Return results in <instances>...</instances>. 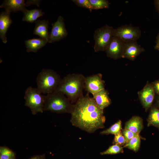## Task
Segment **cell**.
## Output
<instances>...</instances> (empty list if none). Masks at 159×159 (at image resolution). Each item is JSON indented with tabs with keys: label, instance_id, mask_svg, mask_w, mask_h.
Segmentation results:
<instances>
[{
	"label": "cell",
	"instance_id": "cell-30",
	"mask_svg": "<svg viewBox=\"0 0 159 159\" xmlns=\"http://www.w3.org/2000/svg\"><path fill=\"white\" fill-rule=\"evenodd\" d=\"M28 159H46L45 154L35 155Z\"/></svg>",
	"mask_w": 159,
	"mask_h": 159
},
{
	"label": "cell",
	"instance_id": "cell-21",
	"mask_svg": "<svg viewBox=\"0 0 159 159\" xmlns=\"http://www.w3.org/2000/svg\"><path fill=\"white\" fill-rule=\"evenodd\" d=\"M140 144V138L139 135L130 140L124 145L123 147L127 148L136 152L139 149Z\"/></svg>",
	"mask_w": 159,
	"mask_h": 159
},
{
	"label": "cell",
	"instance_id": "cell-9",
	"mask_svg": "<svg viewBox=\"0 0 159 159\" xmlns=\"http://www.w3.org/2000/svg\"><path fill=\"white\" fill-rule=\"evenodd\" d=\"M84 89L87 93L92 94L105 88V81L101 73L85 77Z\"/></svg>",
	"mask_w": 159,
	"mask_h": 159
},
{
	"label": "cell",
	"instance_id": "cell-26",
	"mask_svg": "<svg viewBox=\"0 0 159 159\" xmlns=\"http://www.w3.org/2000/svg\"><path fill=\"white\" fill-rule=\"evenodd\" d=\"M72 1L78 6L87 9L91 11L93 9L89 0H73Z\"/></svg>",
	"mask_w": 159,
	"mask_h": 159
},
{
	"label": "cell",
	"instance_id": "cell-7",
	"mask_svg": "<svg viewBox=\"0 0 159 159\" xmlns=\"http://www.w3.org/2000/svg\"><path fill=\"white\" fill-rule=\"evenodd\" d=\"M113 36L117 37L125 42L136 41L141 36L140 28L131 25H122L114 29Z\"/></svg>",
	"mask_w": 159,
	"mask_h": 159
},
{
	"label": "cell",
	"instance_id": "cell-2",
	"mask_svg": "<svg viewBox=\"0 0 159 159\" xmlns=\"http://www.w3.org/2000/svg\"><path fill=\"white\" fill-rule=\"evenodd\" d=\"M85 77L80 73L69 74L64 77L56 91L63 93L73 104L83 96Z\"/></svg>",
	"mask_w": 159,
	"mask_h": 159
},
{
	"label": "cell",
	"instance_id": "cell-35",
	"mask_svg": "<svg viewBox=\"0 0 159 159\" xmlns=\"http://www.w3.org/2000/svg\"><path fill=\"white\" fill-rule=\"evenodd\" d=\"M16 159V158H13V159Z\"/></svg>",
	"mask_w": 159,
	"mask_h": 159
},
{
	"label": "cell",
	"instance_id": "cell-11",
	"mask_svg": "<svg viewBox=\"0 0 159 159\" xmlns=\"http://www.w3.org/2000/svg\"><path fill=\"white\" fill-rule=\"evenodd\" d=\"M155 92L151 84L147 82L143 89L138 92L139 99L147 111L153 102Z\"/></svg>",
	"mask_w": 159,
	"mask_h": 159
},
{
	"label": "cell",
	"instance_id": "cell-5",
	"mask_svg": "<svg viewBox=\"0 0 159 159\" xmlns=\"http://www.w3.org/2000/svg\"><path fill=\"white\" fill-rule=\"evenodd\" d=\"M45 97L37 88L29 86L25 91V105L30 109L33 115L39 112L42 113L44 111Z\"/></svg>",
	"mask_w": 159,
	"mask_h": 159
},
{
	"label": "cell",
	"instance_id": "cell-15",
	"mask_svg": "<svg viewBox=\"0 0 159 159\" xmlns=\"http://www.w3.org/2000/svg\"><path fill=\"white\" fill-rule=\"evenodd\" d=\"M92 95V98L96 104L102 109L104 110L111 103L108 93L105 89Z\"/></svg>",
	"mask_w": 159,
	"mask_h": 159
},
{
	"label": "cell",
	"instance_id": "cell-10",
	"mask_svg": "<svg viewBox=\"0 0 159 159\" xmlns=\"http://www.w3.org/2000/svg\"><path fill=\"white\" fill-rule=\"evenodd\" d=\"M125 44L120 39L113 36L105 51L107 57L115 60L122 58Z\"/></svg>",
	"mask_w": 159,
	"mask_h": 159
},
{
	"label": "cell",
	"instance_id": "cell-23",
	"mask_svg": "<svg viewBox=\"0 0 159 159\" xmlns=\"http://www.w3.org/2000/svg\"><path fill=\"white\" fill-rule=\"evenodd\" d=\"M16 158L15 153L4 146L0 147V159H12Z\"/></svg>",
	"mask_w": 159,
	"mask_h": 159
},
{
	"label": "cell",
	"instance_id": "cell-18",
	"mask_svg": "<svg viewBox=\"0 0 159 159\" xmlns=\"http://www.w3.org/2000/svg\"><path fill=\"white\" fill-rule=\"evenodd\" d=\"M47 42V40L41 38L27 40L25 41L26 51L36 53L39 49L44 47Z\"/></svg>",
	"mask_w": 159,
	"mask_h": 159
},
{
	"label": "cell",
	"instance_id": "cell-33",
	"mask_svg": "<svg viewBox=\"0 0 159 159\" xmlns=\"http://www.w3.org/2000/svg\"><path fill=\"white\" fill-rule=\"evenodd\" d=\"M157 106L159 108V97L157 99Z\"/></svg>",
	"mask_w": 159,
	"mask_h": 159
},
{
	"label": "cell",
	"instance_id": "cell-1",
	"mask_svg": "<svg viewBox=\"0 0 159 159\" xmlns=\"http://www.w3.org/2000/svg\"><path fill=\"white\" fill-rule=\"evenodd\" d=\"M89 94L81 97L74 104L70 121L73 125L91 133L104 128L106 119L103 110Z\"/></svg>",
	"mask_w": 159,
	"mask_h": 159
},
{
	"label": "cell",
	"instance_id": "cell-22",
	"mask_svg": "<svg viewBox=\"0 0 159 159\" xmlns=\"http://www.w3.org/2000/svg\"><path fill=\"white\" fill-rule=\"evenodd\" d=\"M122 122L120 120H118L108 128L101 131V135L113 134L114 135L121 132L122 128Z\"/></svg>",
	"mask_w": 159,
	"mask_h": 159
},
{
	"label": "cell",
	"instance_id": "cell-24",
	"mask_svg": "<svg viewBox=\"0 0 159 159\" xmlns=\"http://www.w3.org/2000/svg\"><path fill=\"white\" fill-rule=\"evenodd\" d=\"M123 147L117 144H114L106 150L100 153L101 155H113L122 153L123 152Z\"/></svg>",
	"mask_w": 159,
	"mask_h": 159
},
{
	"label": "cell",
	"instance_id": "cell-31",
	"mask_svg": "<svg viewBox=\"0 0 159 159\" xmlns=\"http://www.w3.org/2000/svg\"><path fill=\"white\" fill-rule=\"evenodd\" d=\"M40 2V1H29L25 3L26 6H28L31 4H36L39 6V4Z\"/></svg>",
	"mask_w": 159,
	"mask_h": 159
},
{
	"label": "cell",
	"instance_id": "cell-25",
	"mask_svg": "<svg viewBox=\"0 0 159 159\" xmlns=\"http://www.w3.org/2000/svg\"><path fill=\"white\" fill-rule=\"evenodd\" d=\"M93 9H107L109 6L108 1L106 0H89Z\"/></svg>",
	"mask_w": 159,
	"mask_h": 159
},
{
	"label": "cell",
	"instance_id": "cell-17",
	"mask_svg": "<svg viewBox=\"0 0 159 159\" xmlns=\"http://www.w3.org/2000/svg\"><path fill=\"white\" fill-rule=\"evenodd\" d=\"M143 128L142 119L138 116H135L126 122L124 129L129 130L139 135Z\"/></svg>",
	"mask_w": 159,
	"mask_h": 159
},
{
	"label": "cell",
	"instance_id": "cell-4",
	"mask_svg": "<svg viewBox=\"0 0 159 159\" xmlns=\"http://www.w3.org/2000/svg\"><path fill=\"white\" fill-rule=\"evenodd\" d=\"M62 80L53 70L43 69L37 78V89L42 93L47 94L56 91Z\"/></svg>",
	"mask_w": 159,
	"mask_h": 159
},
{
	"label": "cell",
	"instance_id": "cell-29",
	"mask_svg": "<svg viewBox=\"0 0 159 159\" xmlns=\"http://www.w3.org/2000/svg\"><path fill=\"white\" fill-rule=\"evenodd\" d=\"M155 93L159 95V80L151 84Z\"/></svg>",
	"mask_w": 159,
	"mask_h": 159
},
{
	"label": "cell",
	"instance_id": "cell-14",
	"mask_svg": "<svg viewBox=\"0 0 159 159\" xmlns=\"http://www.w3.org/2000/svg\"><path fill=\"white\" fill-rule=\"evenodd\" d=\"M10 14L5 11H2L0 15V37L5 44L7 42L6 35V32L13 22Z\"/></svg>",
	"mask_w": 159,
	"mask_h": 159
},
{
	"label": "cell",
	"instance_id": "cell-6",
	"mask_svg": "<svg viewBox=\"0 0 159 159\" xmlns=\"http://www.w3.org/2000/svg\"><path fill=\"white\" fill-rule=\"evenodd\" d=\"M113 29L112 27L106 24L95 31L93 36L95 52L105 51L113 37Z\"/></svg>",
	"mask_w": 159,
	"mask_h": 159
},
{
	"label": "cell",
	"instance_id": "cell-12",
	"mask_svg": "<svg viewBox=\"0 0 159 159\" xmlns=\"http://www.w3.org/2000/svg\"><path fill=\"white\" fill-rule=\"evenodd\" d=\"M144 51V49L138 44L136 41L125 42L122 58L134 61L138 56Z\"/></svg>",
	"mask_w": 159,
	"mask_h": 159
},
{
	"label": "cell",
	"instance_id": "cell-19",
	"mask_svg": "<svg viewBox=\"0 0 159 159\" xmlns=\"http://www.w3.org/2000/svg\"><path fill=\"white\" fill-rule=\"evenodd\" d=\"M22 21L31 23L36 21L39 17L43 16L44 13L41 9H35L31 10L26 9L23 12Z\"/></svg>",
	"mask_w": 159,
	"mask_h": 159
},
{
	"label": "cell",
	"instance_id": "cell-8",
	"mask_svg": "<svg viewBox=\"0 0 159 159\" xmlns=\"http://www.w3.org/2000/svg\"><path fill=\"white\" fill-rule=\"evenodd\" d=\"M63 17L59 16L54 24L49 34L48 42L50 43L59 41L66 37L68 34Z\"/></svg>",
	"mask_w": 159,
	"mask_h": 159
},
{
	"label": "cell",
	"instance_id": "cell-34",
	"mask_svg": "<svg viewBox=\"0 0 159 159\" xmlns=\"http://www.w3.org/2000/svg\"><path fill=\"white\" fill-rule=\"evenodd\" d=\"M157 4L158 6V8L159 9V0H158L157 1Z\"/></svg>",
	"mask_w": 159,
	"mask_h": 159
},
{
	"label": "cell",
	"instance_id": "cell-32",
	"mask_svg": "<svg viewBox=\"0 0 159 159\" xmlns=\"http://www.w3.org/2000/svg\"><path fill=\"white\" fill-rule=\"evenodd\" d=\"M155 43L156 44L155 46L154 49L159 51V32L156 37Z\"/></svg>",
	"mask_w": 159,
	"mask_h": 159
},
{
	"label": "cell",
	"instance_id": "cell-28",
	"mask_svg": "<svg viewBox=\"0 0 159 159\" xmlns=\"http://www.w3.org/2000/svg\"><path fill=\"white\" fill-rule=\"evenodd\" d=\"M122 133L127 142L134 137L139 135L127 129L122 130Z\"/></svg>",
	"mask_w": 159,
	"mask_h": 159
},
{
	"label": "cell",
	"instance_id": "cell-27",
	"mask_svg": "<svg viewBox=\"0 0 159 159\" xmlns=\"http://www.w3.org/2000/svg\"><path fill=\"white\" fill-rule=\"evenodd\" d=\"M127 143V141L121 131L115 135L112 143L114 144H117L122 146H124Z\"/></svg>",
	"mask_w": 159,
	"mask_h": 159
},
{
	"label": "cell",
	"instance_id": "cell-16",
	"mask_svg": "<svg viewBox=\"0 0 159 159\" xmlns=\"http://www.w3.org/2000/svg\"><path fill=\"white\" fill-rule=\"evenodd\" d=\"M49 22L46 20H38L35 21V25L33 31L34 34L47 40L48 42L49 34L48 30Z\"/></svg>",
	"mask_w": 159,
	"mask_h": 159
},
{
	"label": "cell",
	"instance_id": "cell-20",
	"mask_svg": "<svg viewBox=\"0 0 159 159\" xmlns=\"http://www.w3.org/2000/svg\"><path fill=\"white\" fill-rule=\"evenodd\" d=\"M147 121L148 127L153 126L159 130V109L155 107L152 108Z\"/></svg>",
	"mask_w": 159,
	"mask_h": 159
},
{
	"label": "cell",
	"instance_id": "cell-3",
	"mask_svg": "<svg viewBox=\"0 0 159 159\" xmlns=\"http://www.w3.org/2000/svg\"><path fill=\"white\" fill-rule=\"evenodd\" d=\"M74 106L62 92L55 91L45 96L43 111L57 114L72 113Z\"/></svg>",
	"mask_w": 159,
	"mask_h": 159
},
{
	"label": "cell",
	"instance_id": "cell-13",
	"mask_svg": "<svg viewBox=\"0 0 159 159\" xmlns=\"http://www.w3.org/2000/svg\"><path fill=\"white\" fill-rule=\"evenodd\" d=\"M26 4L24 0H6L0 5V7L4 8L5 11L10 14L21 11L23 12L26 9Z\"/></svg>",
	"mask_w": 159,
	"mask_h": 159
}]
</instances>
